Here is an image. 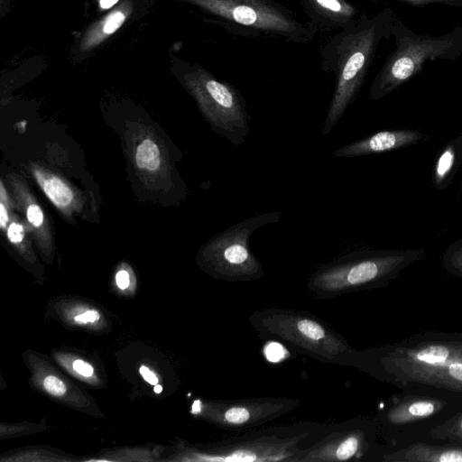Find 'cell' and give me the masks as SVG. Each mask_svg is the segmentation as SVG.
Segmentation results:
<instances>
[{
  "label": "cell",
  "instance_id": "cell-23",
  "mask_svg": "<svg viewBox=\"0 0 462 462\" xmlns=\"http://www.w3.org/2000/svg\"><path fill=\"white\" fill-rule=\"evenodd\" d=\"M413 5H424L429 4H440L455 7H462V0H394Z\"/></svg>",
  "mask_w": 462,
  "mask_h": 462
},
{
  "label": "cell",
  "instance_id": "cell-6",
  "mask_svg": "<svg viewBox=\"0 0 462 462\" xmlns=\"http://www.w3.org/2000/svg\"><path fill=\"white\" fill-rule=\"evenodd\" d=\"M395 48L369 88V98L379 100L420 73L427 61L456 60L462 55V26L441 35L418 34L398 17L392 26Z\"/></svg>",
  "mask_w": 462,
  "mask_h": 462
},
{
  "label": "cell",
  "instance_id": "cell-9",
  "mask_svg": "<svg viewBox=\"0 0 462 462\" xmlns=\"http://www.w3.org/2000/svg\"><path fill=\"white\" fill-rule=\"evenodd\" d=\"M300 401L288 397H254L198 402L195 412L230 431L255 430L295 410Z\"/></svg>",
  "mask_w": 462,
  "mask_h": 462
},
{
  "label": "cell",
  "instance_id": "cell-8",
  "mask_svg": "<svg viewBox=\"0 0 462 462\" xmlns=\"http://www.w3.org/2000/svg\"><path fill=\"white\" fill-rule=\"evenodd\" d=\"M194 86L200 108L212 128L234 145L245 143L251 116L241 92L227 81L200 72Z\"/></svg>",
  "mask_w": 462,
  "mask_h": 462
},
{
  "label": "cell",
  "instance_id": "cell-32",
  "mask_svg": "<svg viewBox=\"0 0 462 462\" xmlns=\"http://www.w3.org/2000/svg\"><path fill=\"white\" fill-rule=\"evenodd\" d=\"M153 390H154L155 393H160L162 391V387L161 385H159V384H155V387H154Z\"/></svg>",
  "mask_w": 462,
  "mask_h": 462
},
{
  "label": "cell",
  "instance_id": "cell-10",
  "mask_svg": "<svg viewBox=\"0 0 462 462\" xmlns=\"http://www.w3.org/2000/svg\"><path fill=\"white\" fill-rule=\"evenodd\" d=\"M374 425L368 419H351L324 426L321 433L302 448L292 462L360 460L374 439Z\"/></svg>",
  "mask_w": 462,
  "mask_h": 462
},
{
  "label": "cell",
  "instance_id": "cell-20",
  "mask_svg": "<svg viewBox=\"0 0 462 462\" xmlns=\"http://www.w3.org/2000/svg\"><path fill=\"white\" fill-rule=\"evenodd\" d=\"M44 389L53 396H61L66 393L65 383L55 375H48L43 380Z\"/></svg>",
  "mask_w": 462,
  "mask_h": 462
},
{
  "label": "cell",
  "instance_id": "cell-18",
  "mask_svg": "<svg viewBox=\"0 0 462 462\" xmlns=\"http://www.w3.org/2000/svg\"><path fill=\"white\" fill-rule=\"evenodd\" d=\"M135 162L140 169L157 170L160 166V151L158 146L150 139L143 140L137 146Z\"/></svg>",
  "mask_w": 462,
  "mask_h": 462
},
{
  "label": "cell",
  "instance_id": "cell-27",
  "mask_svg": "<svg viewBox=\"0 0 462 462\" xmlns=\"http://www.w3.org/2000/svg\"><path fill=\"white\" fill-rule=\"evenodd\" d=\"M72 368L77 374L84 377H90L94 374L93 366L81 359L75 360L72 364Z\"/></svg>",
  "mask_w": 462,
  "mask_h": 462
},
{
  "label": "cell",
  "instance_id": "cell-13",
  "mask_svg": "<svg viewBox=\"0 0 462 462\" xmlns=\"http://www.w3.org/2000/svg\"><path fill=\"white\" fill-rule=\"evenodd\" d=\"M446 405L447 402L439 398L408 395L389 408L386 420L393 426L407 425L437 414Z\"/></svg>",
  "mask_w": 462,
  "mask_h": 462
},
{
  "label": "cell",
  "instance_id": "cell-1",
  "mask_svg": "<svg viewBox=\"0 0 462 462\" xmlns=\"http://www.w3.org/2000/svg\"><path fill=\"white\" fill-rule=\"evenodd\" d=\"M356 367L401 387L462 392V335L417 336L359 351Z\"/></svg>",
  "mask_w": 462,
  "mask_h": 462
},
{
  "label": "cell",
  "instance_id": "cell-22",
  "mask_svg": "<svg viewBox=\"0 0 462 462\" xmlns=\"http://www.w3.org/2000/svg\"><path fill=\"white\" fill-rule=\"evenodd\" d=\"M125 18V14L121 12L112 14L106 19L103 31L107 34L115 32L124 23Z\"/></svg>",
  "mask_w": 462,
  "mask_h": 462
},
{
  "label": "cell",
  "instance_id": "cell-3",
  "mask_svg": "<svg viewBox=\"0 0 462 462\" xmlns=\"http://www.w3.org/2000/svg\"><path fill=\"white\" fill-rule=\"evenodd\" d=\"M425 254L423 248L355 250L319 266L306 287L318 299L383 288Z\"/></svg>",
  "mask_w": 462,
  "mask_h": 462
},
{
  "label": "cell",
  "instance_id": "cell-4",
  "mask_svg": "<svg viewBox=\"0 0 462 462\" xmlns=\"http://www.w3.org/2000/svg\"><path fill=\"white\" fill-rule=\"evenodd\" d=\"M248 319L261 337L285 344L312 359L356 366L359 351L310 311L268 308L252 312Z\"/></svg>",
  "mask_w": 462,
  "mask_h": 462
},
{
  "label": "cell",
  "instance_id": "cell-25",
  "mask_svg": "<svg viewBox=\"0 0 462 462\" xmlns=\"http://www.w3.org/2000/svg\"><path fill=\"white\" fill-rule=\"evenodd\" d=\"M100 319V314L96 310H89L83 313L74 316L73 319L78 324L95 323Z\"/></svg>",
  "mask_w": 462,
  "mask_h": 462
},
{
  "label": "cell",
  "instance_id": "cell-2",
  "mask_svg": "<svg viewBox=\"0 0 462 462\" xmlns=\"http://www.w3.org/2000/svg\"><path fill=\"white\" fill-rule=\"evenodd\" d=\"M397 16L390 7L368 16L360 14L356 24L329 36L320 47L321 69L336 75V85L322 134H328L353 104L375 53L392 36Z\"/></svg>",
  "mask_w": 462,
  "mask_h": 462
},
{
  "label": "cell",
  "instance_id": "cell-11",
  "mask_svg": "<svg viewBox=\"0 0 462 462\" xmlns=\"http://www.w3.org/2000/svg\"><path fill=\"white\" fill-rule=\"evenodd\" d=\"M315 31L330 32L346 30L356 24L360 14L348 0H299Z\"/></svg>",
  "mask_w": 462,
  "mask_h": 462
},
{
  "label": "cell",
  "instance_id": "cell-12",
  "mask_svg": "<svg viewBox=\"0 0 462 462\" xmlns=\"http://www.w3.org/2000/svg\"><path fill=\"white\" fill-rule=\"evenodd\" d=\"M426 138L417 130H383L355 141L334 151L332 154L339 158H351L391 152L416 144Z\"/></svg>",
  "mask_w": 462,
  "mask_h": 462
},
{
  "label": "cell",
  "instance_id": "cell-5",
  "mask_svg": "<svg viewBox=\"0 0 462 462\" xmlns=\"http://www.w3.org/2000/svg\"><path fill=\"white\" fill-rule=\"evenodd\" d=\"M213 16L214 23L233 35L279 37L307 44L317 34L310 22L300 20L279 0H193Z\"/></svg>",
  "mask_w": 462,
  "mask_h": 462
},
{
  "label": "cell",
  "instance_id": "cell-28",
  "mask_svg": "<svg viewBox=\"0 0 462 462\" xmlns=\"http://www.w3.org/2000/svg\"><path fill=\"white\" fill-rule=\"evenodd\" d=\"M116 283L120 290H125L130 284L129 274L125 270H120L116 275Z\"/></svg>",
  "mask_w": 462,
  "mask_h": 462
},
{
  "label": "cell",
  "instance_id": "cell-30",
  "mask_svg": "<svg viewBox=\"0 0 462 462\" xmlns=\"http://www.w3.org/2000/svg\"><path fill=\"white\" fill-rule=\"evenodd\" d=\"M8 221L7 210L3 203L0 204V225L2 228L5 227Z\"/></svg>",
  "mask_w": 462,
  "mask_h": 462
},
{
  "label": "cell",
  "instance_id": "cell-17",
  "mask_svg": "<svg viewBox=\"0 0 462 462\" xmlns=\"http://www.w3.org/2000/svg\"><path fill=\"white\" fill-rule=\"evenodd\" d=\"M429 435L436 440L462 444V411L432 428Z\"/></svg>",
  "mask_w": 462,
  "mask_h": 462
},
{
  "label": "cell",
  "instance_id": "cell-26",
  "mask_svg": "<svg viewBox=\"0 0 462 462\" xmlns=\"http://www.w3.org/2000/svg\"><path fill=\"white\" fill-rule=\"evenodd\" d=\"M7 236H8V239L13 244H18V243L22 242V240L24 237L23 227L17 223H12L8 227Z\"/></svg>",
  "mask_w": 462,
  "mask_h": 462
},
{
  "label": "cell",
  "instance_id": "cell-24",
  "mask_svg": "<svg viewBox=\"0 0 462 462\" xmlns=\"http://www.w3.org/2000/svg\"><path fill=\"white\" fill-rule=\"evenodd\" d=\"M28 221L34 226H40L43 222V213L38 205H30L26 212Z\"/></svg>",
  "mask_w": 462,
  "mask_h": 462
},
{
  "label": "cell",
  "instance_id": "cell-31",
  "mask_svg": "<svg viewBox=\"0 0 462 462\" xmlns=\"http://www.w3.org/2000/svg\"><path fill=\"white\" fill-rule=\"evenodd\" d=\"M117 2L118 0H100V6L104 9H108Z\"/></svg>",
  "mask_w": 462,
  "mask_h": 462
},
{
  "label": "cell",
  "instance_id": "cell-15",
  "mask_svg": "<svg viewBox=\"0 0 462 462\" xmlns=\"http://www.w3.org/2000/svg\"><path fill=\"white\" fill-rule=\"evenodd\" d=\"M462 160V133L446 144L439 153L432 171V184L438 190L450 183L457 165Z\"/></svg>",
  "mask_w": 462,
  "mask_h": 462
},
{
  "label": "cell",
  "instance_id": "cell-14",
  "mask_svg": "<svg viewBox=\"0 0 462 462\" xmlns=\"http://www.w3.org/2000/svg\"><path fill=\"white\" fill-rule=\"evenodd\" d=\"M385 462H462V444L415 442L383 457Z\"/></svg>",
  "mask_w": 462,
  "mask_h": 462
},
{
  "label": "cell",
  "instance_id": "cell-16",
  "mask_svg": "<svg viewBox=\"0 0 462 462\" xmlns=\"http://www.w3.org/2000/svg\"><path fill=\"white\" fill-rule=\"evenodd\" d=\"M34 174L44 193L53 204L63 208L71 202L72 191L59 178L46 176L39 171H35Z\"/></svg>",
  "mask_w": 462,
  "mask_h": 462
},
{
  "label": "cell",
  "instance_id": "cell-7",
  "mask_svg": "<svg viewBox=\"0 0 462 462\" xmlns=\"http://www.w3.org/2000/svg\"><path fill=\"white\" fill-rule=\"evenodd\" d=\"M280 211L254 215L212 237L201 249V263L214 278L229 282H253L261 279L263 267L249 246L254 231L277 223Z\"/></svg>",
  "mask_w": 462,
  "mask_h": 462
},
{
  "label": "cell",
  "instance_id": "cell-19",
  "mask_svg": "<svg viewBox=\"0 0 462 462\" xmlns=\"http://www.w3.org/2000/svg\"><path fill=\"white\" fill-rule=\"evenodd\" d=\"M441 263L445 270L462 279V239L450 244L443 252Z\"/></svg>",
  "mask_w": 462,
  "mask_h": 462
},
{
  "label": "cell",
  "instance_id": "cell-29",
  "mask_svg": "<svg viewBox=\"0 0 462 462\" xmlns=\"http://www.w3.org/2000/svg\"><path fill=\"white\" fill-rule=\"evenodd\" d=\"M139 371H140V374L143 376V378L145 381H147L150 384L155 385L158 383V378L155 376V374L151 370H149V368H147L144 365H142L140 367Z\"/></svg>",
  "mask_w": 462,
  "mask_h": 462
},
{
  "label": "cell",
  "instance_id": "cell-21",
  "mask_svg": "<svg viewBox=\"0 0 462 462\" xmlns=\"http://www.w3.org/2000/svg\"><path fill=\"white\" fill-rule=\"evenodd\" d=\"M286 350L282 347V343L272 340L268 346H266L264 354L268 360L271 362H278L284 358Z\"/></svg>",
  "mask_w": 462,
  "mask_h": 462
}]
</instances>
